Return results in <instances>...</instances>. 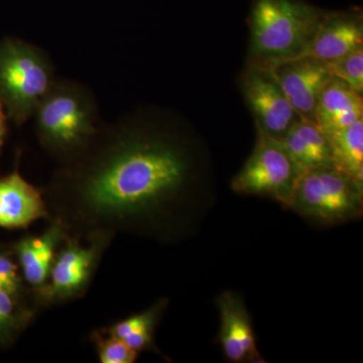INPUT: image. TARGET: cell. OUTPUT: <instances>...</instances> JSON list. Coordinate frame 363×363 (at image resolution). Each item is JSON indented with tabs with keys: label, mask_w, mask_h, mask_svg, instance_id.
<instances>
[{
	"label": "cell",
	"mask_w": 363,
	"mask_h": 363,
	"mask_svg": "<svg viewBox=\"0 0 363 363\" xmlns=\"http://www.w3.org/2000/svg\"><path fill=\"white\" fill-rule=\"evenodd\" d=\"M189 143L136 130L68 159L44 196L50 219L79 238L128 233L160 241L187 238L206 213L207 189Z\"/></svg>",
	"instance_id": "cell-1"
},
{
	"label": "cell",
	"mask_w": 363,
	"mask_h": 363,
	"mask_svg": "<svg viewBox=\"0 0 363 363\" xmlns=\"http://www.w3.org/2000/svg\"><path fill=\"white\" fill-rule=\"evenodd\" d=\"M327 13L305 0H253L247 64L272 68L306 56Z\"/></svg>",
	"instance_id": "cell-2"
},
{
	"label": "cell",
	"mask_w": 363,
	"mask_h": 363,
	"mask_svg": "<svg viewBox=\"0 0 363 363\" xmlns=\"http://www.w3.org/2000/svg\"><path fill=\"white\" fill-rule=\"evenodd\" d=\"M52 85L42 52L18 40L0 43V101L14 123L28 121Z\"/></svg>",
	"instance_id": "cell-3"
},
{
	"label": "cell",
	"mask_w": 363,
	"mask_h": 363,
	"mask_svg": "<svg viewBox=\"0 0 363 363\" xmlns=\"http://www.w3.org/2000/svg\"><path fill=\"white\" fill-rule=\"evenodd\" d=\"M35 112L40 143L65 160L84 149L96 135L89 100L70 86L52 85Z\"/></svg>",
	"instance_id": "cell-4"
},
{
	"label": "cell",
	"mask_w": 363,
	"mask_h": 363,
	"mask_svg": "<svg viewBox=\"0 0 363 363\" xmlns=\"http://www.w3.org/2000/svg\"><path fill=\"white\" fill-rule=\"evenodd\" d=\"M362 187L332 166L306 172L298 177L288 209L309 220L336 225L359 218Z\"/></svg>",
	"instance_id": "cell-5"
},
{
	"label": "cell",
	"mask_w": 363,
	"mask_h": 363,
	"mask_svg": "<svg viewBox=\"0 0 363 363\" xmlns=\"http://www.w3.org/2000/svg\"><path fill=\"white\" fill-rule=\"evenodd\" d=\"M112 240L104 234L82 238L67 233L55 255L47 284L33 294L35 306L60 304L82 297Z\"/></svg>",
	"instance_id": "cell-6"
},
{
	"label": "cell",
	"mask_w": 363,
	"mask_h": 363,
	"mask_svg": "<svg viewBox=\"0 0 363 363\" xmlns=\"http://www.w3.org/2000/svg\"><path fill=\"white\" fill-rule=\"evenodd\" d=\"M300 176L281 140L257 131L255 149L231 188L238 194L264 196L289 208Z\"/></svg>",
	"instance_id": "cell-7"
},
{
	"label": "cell",
	"mask_w": 363,
	"mask_h": 363,
	"mask_svg": "<svg viewBox=\"0 0 363 363\" xmlns=\"http://www.w3.org/2000/svg\"><path fill=\"white\" fill-rule=\"evenodd\" d=\"M240 88L257 131L281 140L301 118L269 69L247 64Z\"/></svg>",
	"instance_id": "cell-8"
},
{
	"label": "cell",
	"mask_w": 363,
	"mask_h": 363,
	"mask_svg": "<svg viewBox=\"0 0 363 363\" xmlns=\"http://www.w3.org/2000/svg\"><path fill=\"white\" fill-rule=\"evenodd\" d=\"M267 69L274 74L298 116L316 123L318 100L325 86L333 77L326 64L304 56Z\"/></svg>",
	"instance_id": "cell-9"
},
{
	"label": "cell",
	"mask_w": 363,
	"mask_h": 363,
	"mask_svg": "<svg viewBox=\"0 0 363 363\" xmlns=\"http://www.w3.org/2000/svg\"><path fill=\"white\" fill-rule=\"evenodd\" d=\"M220 316V343L229 362H264L257 346L252 317L242 297L233 291H225L216 298Z\"/></svg>",
	"instance_id": "cell-10"
},
{
	"label": "cell",
	"mask_w": 363,
	"mask_h": 363,
	"mask_svg": "<svg viewBox=\"0 0 363 363\" xmlns=\"http://www.w3.org/2000/svg\"><path fill=\"white\" fill-rule=\"evenodd\" d=\"M363 45V20L359 9L328 11L306 56L328 63Z\"/></svg>",
	"instance_id": "cell-11"
},
{
	"label": "cell",
	"mask_w": 363,
	"mask_h": 363,
	"mask_svg": "<svg viewBox=\"0 0 363 363\" xmlns=\"http://www.w3.org/2000/svg\"><path fill=\"white\" fill-rule=\"evenodd\" d=\"M42 218L50 219V214L40 190L18 171L0 179V227L26 228Z\"/></svg>",
	"instance_id": "cell-12"
},
{
	"label": "cell",
	"mask_w": 363,
	"mask_h": 363,
	"mask_svg": "<svg viewBox=\"0 0 363 363\" xmlns=\"http://www.w3.org/2000/svg\"><path fill=\"white\" fill-rule=\"evenodd\" d=\"M40 235L26 236L13 247L21 274L33 294L47 284L55 255L67 235L65 227L55 219Z\"/></svg>",
	"instance_id": "cell-13"
},
{
	"label": "cell",
	"mask_w": 363,
	"mask_h": 363,
	"mask_svg": "<svg viewBox=\"0 0 363 363\" xmlns=\"http://www.w3.org/2000/svg\"><path fill=\"white\" fill-rule=\"evenodd\" d=\"M363 118L362 94L332 77L318 100L315 121L325 135L348 128Z\"/></svg>",
	"instance_id": "cell-14"
},
{
	"label": "cell",
	"mask_w": 363,
	"mask_h": 363,
	"mask_svg": "<svg viewBox=\"0 0 363 363\" xmlns=\"http://www.w3.org/2000/svg\"><path fill=\"white\" fill-rule=\"evenodd\" d=\"M298 174L332 166L328 136L314 121L300 118L281 140Z\"/></svg>",
	"instance_id": "cell-15"
},
{
	"label": "cell",
	"mask_w": 363,
	"mask_h": 363,
	"mask_svg": "<svg viewBox=\"0 0 363 363\" xmlns=\"http://www.w3.org/2000/svg\"><path fill=\"white\" fill-rule=\"evenodd\" d=\"M327 136L332 167L363 187V118Z\"/></svg>",
	"instance_id": "cell-16"
},
{
	"label": "cell",
	"mask_w": 363,
	"mask_h": 363,
	"mask_svg": "<svg viewBox=\"0 0 363 363\" xmlns=\"http://www.w3.org/2000/svg\"><path fill=\"white\" fill-rule=\"evenodd\" d=\"M168 304V298H161L149 309L117 322L108 328H104L105 331L121 339L128 347L136 352L156 351L160 353L155 343V332L157 322L161 319Z\"/></svg>",
	"instance_id": "cell-17"
},
{
	"label": "cell",
	"mask_w": 363,
	"mask_h": 363,
	"mask_svg": "<svg viewBox=\"0 0 363 363\" xmlns=\"http://www.w3.org/2000/svg\"><path fill=\"white\" fill-rule=\"evenodd\" d=\"M35 308L0 289V343L13 342L33 320Z\"/></svg>",
	"instance_id": "cell-18"
},
{
	"label": "cell",
	"mask_w": 363,
	"mask_h": 363,
	"mask_svg": "<svg viewBox=\"0 0 363 363\" xmlns=\"http://www.w3.org/2000/svg\"><path fill=\"white\" fill-rule=\"evenodd\" d=\"M102 363H133L138 352L131 350L121 339L112 336L105 329H98L91 335Z\"/></svg>",
	"instance_id": "cell-19"
},
{
	"label": "cell",
	"mask_w": 363,
	"mask_h": 363,
	"mask_svg": "<svg viewBox=\"0 0 363 363\" xmlns=\"http://www.w3.org/2000/svg\"><path fill=\"white\" fill-rule=\"evenodd\" d=\"M325 64L333 77L340 79L357 92L362 94L363 45L341 58Z\"/></svg>",
	"instance_id": "cell-20"
},
{
	"label": "cell",
	"mask_w": 363,
	"mask_h": 363,
	"mask_svg": "<svg viewBox=\"0 0 363 363\" xmlns=\"http://www.w3.org/2000/svg\"><path fill=\"white\" fill-rule=\"evenodd\" d=\"M13 253L0 250V289L21 302L28 303L26 298L33 296V292L26 285L20 266L13 259Z\"/></svg>",
	"instance_id": "cell-21"
},
{
	"label": "cell",
	"mask_w": 363,
	"mask_h": 363,
	"mask_svg": "<svg viewBox=\"0 0 363 363\" xmlns=\"http://www.w3.org/2000/svg\"><path fill=\"white\" fill-rule=\"evenodd\" d=\"M6 133V116H4V106H2L1 101H0V150H1L2 145H4Z\"/></svg>",
	"instance_id": "cell-22"
}]
</instances>
